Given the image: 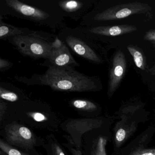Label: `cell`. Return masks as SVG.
Here are the masks:
<instances>
[{"label": "cell", "mask_w": 155, "mask_h": 155, "mask_svg": "<svg viewBox=\"0 0 155 155\" xmlns=\"http://www.w3.org/2000/svg\"><path fill=\"white\" fill-rule=\"evenodd\" d=\"M15 79L28 86H48L61 92H90L101 88V82L97 77L85 75L69 66L48 67L43 74L34 73L29 78L21 76Z\"/></svg>", "instance_id": "cell-1"}, {"label": "cell", "mask_w": 155, "mask_h": 155, "mask_svg": "<svg viewBox=\"0 0 155 155\" xmlns=\"http://www.w3.org/2000/svg\"><path fill=\"white\" fill-rule=\"evenodd\" d=\"M11 16L50 28L66 27L55 0H0V17Z\"/></svg>", "instance_id": "cell-2"}, {"label": "cell", "mask_w": 155, "mask_h": 155, "mask_svg": "<svg viewBox=\"0 0 155 155\" xmlns=\"http://www.w3.org/2000/svg\"><path fill=\"white\" fill-rule=\"evenodd\" d=\"M151 9L152 8L149 5L139 2L120 4L102 10L94 8L83 17L79 26L97 27L101 22L121 19L134 14L145 13Z\"/></svg>", "instance_id": "cell-3"}, {"label": "cell", "mask_w": 155, "mask_h": 155, "mask_svg": "<svg viewBox=\"0 0 155 155\" xmlns=\"http://www.w3.org/2000/svg\"><path fill=\"white\" fill-rule=\"evenodd\" d=\"M58 38L76 55L91 63L101 64L103 59L98 52L93 40L86 36L78 28L60 30Z\"/></svg>", "instance_id": "cell-4"}, {"label": "cell", "mask_w": 155, "mask_h": 155, "mask_svg": "<svg viewBox=\"0 0 155 155\" xmlns=\"http://www.w3.org/2000/svg\"><path fill=\"white\" fill-rule=\"evenodd\" d=\"M5 41L9 42L23 56L34 59H47L53 48V42L33 36H12Z\"/></svg>", "instance_id": "cell-5"}, {"label": "cell", "mask_w": 155, "mask_h": 155, "mask_svg": "<svg viewBox=\"0 0 155 155\" xmlns=\"http://www.w3.org/2000/svg\"><path fill=\"white\" fill-rule=\"evenodd\" d=\"M5 130L7 141L13 146L29 150L36 145L34 134L27 127L13 122L7 125Z\"/></svg>", "instance_id": "cell-6"}, {"label": "cell", "mask_w": 155, "mask_h": 155, "mask_svg": "<svg viewBox=\"0 0 155 155\" xmlns=\"http://www.w3.org/2000/svg\"><path fill=\"white\" fill-rule=\"evenodd\" d=\"M102 121L96 119H76L66 122L63 129L70 136L73 144L78 148L81 147L82 135L101 126Z\"/></svg>", "instance_id": "cell-7"}, {"label": "cell", "mask_w": 155, "mask_h": 155, "mask_svg": "<svg viewBox=\"0 0 155 155\" xmlns=\"http://www.w3.org/2000/svg\"><path fill=\"white\" fill-rule=\"evenodd\" d=\"M64 18L75 21L81 20L89 12L95 2L92 0H55Z\"/></svg>", "instance_id": "cell-8"}, {"label": "cell", "mask_w": 155, "mask_h": 155, "mask_svg": "<svg viewBox=\"0 0 155 155\" xmlns=\"http://www.w3.org/2000/svg\"><path fill=\"white\" fill-rule=\"evenodd\" d=\"M79 29L91 39L101 37H115L131 33L137 30V27L132 25H120L116 26H101L95 27L78 26Z\"/></svg>", "instance_id": "cell-9"}, {"label": "cell", "mask_w": 155, "mask_h": 155, "mask_svg": "<svg viewBox=\"0 0 155 155\" xmlns=\"http://www.w3.org/2000/svg\"><path fill=\"white\" fill-rule=\"evenodd\" d=\"M41 66L46 67H79L80 65L71 54L68 47L63 43L60 48H52L48 58Z\"/></svg>", "instance_id": "cell-10"}, {"label": "cell", "mask_w": 155, "mask_h": 155, "mask_svg": "<svg viewBox=\"0 0 155 155\" xmlns=\"http://www.w3.org/2000/svg\"><path fill=\"white\" fill-rule=\"evenodd\" d=\"M127 68V61L121 51H117L113 57L112 65L110 71L108 95L111 97L117 89L123 79Z\"/></svg>", "instance_id": "cell-11"}, {"label": "cell", "mask_w": 155, "mask_h": 155, "mask_svg": "<svg viewBox=\"0 0 155 155\" xmlns=\"http://www.w3.org/2000/svg\"><path fill=\"white\" fill-rule=\"evenodd\" d=\"M19 35L38 37L51 42H54L57 37V35L44 31L16 27L2 21V18H0V39L5 41L9 37Z\"/></svg>", "instance_id": "cell-12"}, {"label": "cell", "mask_w": 155, "mask_h": 155, "mask_svg": "<svg viewBox=\"0 0 155 155\" xmlns=\"http://www.w3.org/2000/svg\"><path fill=\"white\" fill-rule=\"evenodd\" d=\"M23 95L21 90L12 83L7 82H0L1 100L11 102H17Z\"/></svg>", "instance_id": "cell-13"}, {"label": "cell", "mask_w": 155, "mask_h": 155, "mask_svg": "<svg viewBox=\"0 0 155 155\" xmlns=\"http://www.w3.org/2000/svg\"><path fill=\"white\" fill-rule=\"evenodd\" d=\"M71 104L78 109L86 111H93L97 109V107L94 102L83 99H76L71 101Z\"/></svg>", "instance_id": "cell-14"}, {"label": "cell", "mask_w": 155, "mask_h": 155, "mask_svg": "<svg viewBox=\"0 0 155 155\" xmlns=\"http://www.w3.org/2000/svg\"><path fill=\"white\" fill-rule=\"evenodd\" d=\"M127 49L133 58L136 66L140 69L144 70L145 69L146 65L144 57L141 52L136 47L132 45L128 46L127 47Z\"/></svg>", "instance_id": "cell-15"}, {"label": "cell", "mask_w": 155, "mask_h": 155, "mask_svg": "<svg viewBox=\"0 0 155 155\" xmlns=\"http://www.w3.org/2000/svg\"><path fill=\"white\" fill-rule=\"evenodd\" d=\"M107 140L103 137H100L94 144L91 151V155H107L106 146Z\"/></svg>", "instance_id": "cell-16"}, {"label": "cell", "mask_w": 155, "mask_h": 155, "mask_svg": "<svg viewBox=\"0 0 155 155\" xmlns=\"http://www.w3.org/2000/svg\"><path fill=\"white\" fill-rule=\"evenodd\" d=\"M0 149L7 155H29L11 147L2 139L0 140Z\"/></svg>", "instance_id": "cell-17"}, {"label": "cell", "mask_w": 155, "mask_h": 155, "mask_svg": "<svg viewBox=\"0 0 155 155\" xmlns=\"http://www.w3.org/2000/svg\"><path fill=\"white\" fill-rule=\"evenodd\" d=\"M128 133L127 130L124 128L120 127L117 130L115 135V143L117 147L120 146L125 141Z\"/></svg>", "instance_id": "cell-18"}, {"label": "cell", "mask_w": 155, "mask_h": 155, "mask_svg": "<svg viewBox=\"0 0 155 155\" xmlns=\"http://www.w3.org/2000/svg\"><path fill=\"white\" fill-rule=\"evenodd\" d=\"M13 66V62L6 59L0 58V71L2 72H4L9 70Z\"/></svg>", "instance_id": "cell-19"}, {"label": "cell", "mask_w": 155, "mask_h": 155, "mask_svg": "<svg viewBox=\"0 0 155 155\" xmlns=\"http://www.w3.org/2000/svg\"><path fill=\"white\" fill-rule=\"evenodd\" d=\"M129 155H155V149H139Z\"/></svg>", "instance_id": "cell-20"}, {"label": "cell", "mask_w": 155, "mask_h": 155, "mask_svg": "<svg viewBox=\"0 0 155 155\" xmlns=\"http://www.w3.org/2000/svg\"><path fill=\"white\" fill-rule=\"evenodd\" d=\"M29 116L34 120L38 122H41L47 120V118L44 114L40 112H29Z\"/></svg>", "instance_id": "cell-21"}, {"label": "cell", "mask_w": 155, "mask_h": 155, "mask_svg": "<svg viewBox=\"0 0 155 155\" xmlns=\"http://www.w3.org/2000/svg\"><path fill=\"white\" fill-rule=\"evenodd\" d=\"M144 39L149 41H155V28L150 30L146 32Z\"/></svg>", "instance_id": "cell-22"}, {"label": "cell", "mask_w": 155, "mask_h": 155, "mask_svg": "<svg viewBox=\"0 0 155 155\" xmlns=\"http://www.w3.org/2000/svg\"><path fill=\"white\" fill-rule=\"evenodd\" d=\"M51 147L54 155H65L62 149L58 144L54 143L52 144Z\"/></svg>", "instance_id": "cell-23"}, {"label": "cell", "mask_w": 155, "mask_h": 155, "mask_svg": "<svg viewBox=\"0 0 155 155\" xmlns=\"http://www.w3.org/2000/svg\"><path fill=\"white\" fill-rule=\"evenodd\" d=\"M7 108V103L1 100L0 101V120H2V116L5 113V110Z\"/></svg>", "instance_id": "cell-24"}, {"label": "cell", "mask_w": 155, "mask_h": 155, "mask_svg": "<svg viewBox=\"0 0 155 155\" xmlns=\"http://www.w3.org/2000/svg\"><path fill=\"white\" fill-rule=\"evenodd\" d=\"M71 152L73 155H82V153L80 150L74 148L71 149Z\"/></svg>", "instance_id": "cell-25"}, {"label": "cell", "mask_w": 155, "mask_h": 155, "mask_svg": "<svg viewBox=\"0 0 155 155\" xmlns=\"http://www.w3.org/2000/svg\"><path fill=\"white\" fill-rule=\"evenodd\" d=\"M152 43L155 47V41H152ZM149 72L151 75H155V65L149 70Z\"/></svg>", "instance_id": "cell-26"}]
</instances>
